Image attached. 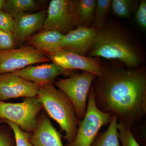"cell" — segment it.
<instances>
[{
  "label": "cell",
  "instance_id": "obj_12",
  "mask_svg": "<svg viewBox=\"0 0 146 146\" xmlns=\"http://www.w3.org/2000/svg\"><path fill=\"white\" fill-rule=\"evenodd\" d=\"M99 30L80 26L63 35L61 48L72 51L86 56L91 49Z\"/></svg>",
  "mask_w": 146,
  "mask_h": 146
},
{
  "label": "cell",
  "instance_id": "obj_4",
  "mask_svg": "<svg viewBox=\"0 0 146 146\" xmlns=\"http://www.w3.org/2000/svg\"><path fill=\"white\" fill-rule=\"evenodd\" d=\"M112 115V113L102 112L97 107L91 86L85 116L80 121L74 140L64 146H91L101 128L109 124Z\"/></svg>",
  "mask_w": 146,
  "mask_h": 146
},
{
  "label": "cell",
  "instance_id": "obj_24",
  "mask_svg": "<svg viewBox=\"0 0 146 146\" xmlns=\"http://www.w3.org/2000/svg\"><path fill=\"white\" fill-rule=\"evenodd\" d=\"M0 29L14 34L15 21L13 16L3 10H0Z\"/></svg>",
  "mask_w": 146,
  "mask_h": 146
},
{
  "label": "cell",
  "instance_id": "obj_25",
  "mask_svg": "<svg viewBox=\"0 0 146 146\" xmlns=\"http://www.w3.org/2000/svg\"><path fill=\"white\" fill-rule=\"evenodd\" d=\"M16 44L14 34L0 29V51L13 49Z\"/></svg>",
  "mask_w": 146,
  "mask_h": 146
},
{
  "label": "cell",
  "instance_id": "obj_20",
  "mask_svg": "<svg viewBox=\"0 0 146 146\" xmlns=\"http://www.w3.org/2000/svg\"><path fill=\"white\" fill-rule=\"evenodd\" d=\"M111 0H96V6L91 27L100 30L104 27Z\"/></svg>",
  "mask_w": 146,
  "mask_h": 146
},
{
  "label": "cell",
  "instance_id": "obj_3",
  "mask_svg": "<svg viewBox=\"0 0 146 146\" xmlns=\"http://www.w3.org/2000/svg\"><path fill=\"white\" fill-rule=\"evenodd\" d=\"M36 97L47 115L58 123L60 132H65L63 139L68 143L72 142L80 121L70 101L53 84L39 86Z\"/></svg>",
  "mask_w": 146,
  "mask_h": 146
},
{
  "label": "cell",
  "instance_id": "obj_10",
  "mask_svg": "<svg viewBox=\"0 0 146 146\" xmlns=\"http://www.w3.org/2000/svg\"><path fill=\"white\" fill-rule=\"evenodd\" d=\"M39 86L11 72L0 74V100L36 97Z\"/></svg>",
  "mask_w": 146,
  "mask_h": 146
},
{
  "label": "cell",
  "instance_id": "obj_14",
  "mask_svg": "<svg viewBox=\"0 0 146 146\" xmlns=\"http://www.w3.org/2000/svg\"><path fill=\"white\" fill-rule=\"evenodd\" d=\"M47 12L41 11L31 13L23 12L13 16L15 21L14 36L16 42L21 44L35 32L42 29Z\"/></svg>",
  "mask_w": 146,
  "mask_h": 146
},
{
  "label": "cell",
  "instance_id": "obj_7",
  "mask_svg": "<svg viewBox=\"0 0 146 146\" xmlns=\"http://www.w3.org/2000/svg\"><path fill=\"white\" fill-rule=\"evenodd\" d=\"M50 61L44 52L30 46L0 51V74L12 72L33 64Z\"/></svg>",
  "mask_w": 146,
  "mask_h": 146
},
{
  "label": "cell",
  "instance_id": "obj_6",
  "mask_svg": "<svg viewBox=\"0 0 146 146\" xmlns=\"http://www.w3.org/2000/svg\"><path fill=\"white\" fill-rule=\"evenodd\" d=\"M43 109L36 96L24 98L23 102L17 103L0 100V119L14 123L22 130L31 133L37 116Z\"/></svg>",
  "mask_w": 146,
  "mask_h": 146
},
{
  "label": "cell",
  "instance_id": "obj_27",
  "mask_svg": "<svg viewBox=\"0 0 146 146\" xmlns=\"http://www.w3.org/2000/svg\"><path fill=\"white\" fill-rule=\"evenodd\" d=\"M5 1V0H0V10H3Z\"/></svg>",
  "mask_w": 146,
  "mask_h": 146
},
{
  "label": "cell",
  "instance_id": "obj_2",
  "mask_svg": "<svg viewBox=\"0 0 146 146\" xmlns=\"http://www.w3.org/2000/svg\"><path fill=\"white\" fill-rule=\"evenodd\" d=\"M91 57L116 59L129 68H138L142 56L138 45L118 25H105L99 30L89 53Z\"/></svg>",
  "mask_w": 146,
  "mask_h": 146
},
{
  "label": "cell",
  "instance_id": "obj_22",
  "mask_svg": "<svg viewBox=\"0 0 146 146\" xmlns=\"http://www.w3.org/2000/svg\"><path fill=\"white\" fill-rule=\"evenodd\" d=\"M118 137L122 146H141L136 141L132 131L128 129L121 123L117 125Z\"/></svg>",
  "mask_w": 146,
  "mask_h": 146
},
{
  "label": "cell",
  "instance_id": "obj_13",
  "mask_svg": "<svg viewBox=\"0 0 146 146\" xmlns=\"http://www.w3.org/2000/svg\"><path fill=\"white\" fill-rule=\"evenodd\" d=\"M30 140L33 146H64L61 134L53 125L44 110L37 116Z\"/></svg>",
  "mask_w": 146,
  "mask_h": 146
},
{
  "label": "cell",
  "instance_id": "obj_11",
  "mask_svg": "<svg viewBox=\"0 0 146 146\" xmlns=\"http://www.w3.org/2000/svg\"><path fill=\"white\" fill-rule=\"evenodd\" d=\"M73 70H67L54 63L28 66L12 72L26 80L39 86L53 84L60 75H72Z\"/></svg>",
  "mask_w": 146,
  "mask_h": 146
},
{
  "label": "cell",
  "instance_id": "obj_15",
  "mask_svg": "<svg viewBox=\"0 0 146 146\" xmlns=\"http://www.w3.org/2000/svg\"><path fill=\"white\" fill-rule=\"evenodd\" d=\"M70 5L73 23L75 27H91L96 0H70Z\"/></svg>",
  "mask_w": 146,
  "mask_h": 146
},
{
  "label": "cell",
  "instance_id": "obj_1",
  "mask_svg": "<svg viewBox=\"0 0 146 146\" xmlns=\"http://www.w3.org/2000/svg\"><path fill=\"white\" fill-rule=\"evenodd\" d=\"M97 107L115 114L132 131L146 115V71L144 67H105L92 84Z\"/></svg>",
  "mask_w": 146,
  "mask_h": 146
},
{
  "label": "cell",
  "instance_id": "obj_19",
  "mask_svg": "<svg viewBox=\"0 0 146 146\" xmlns=\"http://www.w3.org/2000/svg\"><path fill=\"white\" fill-rule=\"evenodd\" d=\"M139 3L137 0H112L110 8L117 16L128 18L136 11Z\"/></svg>",
  "mask_w": 146,
  "mask_h": 146
},
{
  "label": "cell",
  "instance_id": "obj_18",
  "mask_svg": "<svg viewBox=\"0 0 146 146\" xmlns=\"http://www.w3.org/2000/svg\"><path fill=\"white\" fill-rule=\"evenodd\" d=\"M39 9V5L34 0H7L3 10L14 16L18 13Z\"/></svg>",
  "mask_w": 146,
  "mask_h": 146
},
{
  "label": "cell",
  "instance_id": "obj_5",
  "mask_svg": "<svg viewBox=\"0 0 146 146\" xmlns=\"http://www.w3.org/2000/svg\"><path fill=\"white\" fill-rule=\"evenodd\" d=\"M96 77L83 72L67 78L58 79L53 83L70 101L80 121L86 114L89 91Z\"/></svg>",
  "mask_w": 146,
  "mask_h": 146
},
{
  "label": "cell",
  "instance_id": "obj_9",
  "mask_svg": "<svg viewBox=\"0 0 146 146\" xmlns=\"http://www.w3.org/2000/svg\"><path fill=\"white\" fill-rule=\"evenodd\" d=\"M75 28L71 16L70 0H52L42 31H55L65 35Z\"/></svg>",
  "mask_w": 146,
  "mask_h": 146
},
{
  "label": "cell",
  "instance_id": "obj_8",
  "mask_svg": "<svg viewBox=\"0 0 146 146\" xmlns=\"http://www.w3.org/2000/svg\"><path fill=\"white\" fill-rule=\"evenodd\" d=\"M46 55L53 63L67 70H81L98 76L103 69L97 58L84 56L69 50L61 48Z\"/></svg>",
  "mask_w": 146,
  "mask_h": 146
},
{
  "label": "cell",
  "instance_id": "obj_17",
  "mask_svg": "<svg viewBox=\"0 0 146 146\" xmlns=\"http://www.w3.org/2000/svg\"><path fill=\"white\" fill-rule=\"evenodd\" d=\"M117 116L112 114L107 130L98 133L91 146H120L117 128Z\"/></svg>",
  "mask_w": 146,
  "mask_h": 146
},
{
  "label": "cell",
  "instance_id": "obj_16",
  "mask_svg": "<svg viewBox=\"0 0 146 146\" xmlns=\"http://www.w3.org/2000/svg\"><path fill=\"white\" fill-rule=\"evenodd\" d=\"M63 36L62 33L55 31H41L32 35L27 41L29 46L48 54L61 49Z\"/></svg>",
  "mask_w": 146,
  "mask_h": 146
},
{
  "label": "cell",
  "instance_id": "obj_21",
  "mask_svg": "<svg viewBox=\"0 0 146 146\" xmlns=\"http://www.w3.org/2000/svg\"><path fill=\"white\" fill-rule=\"evenodd\" d=\"M1 120L3 122L7 124L13 130L15 136L16 146H33L30 140L31 133L22 130L18 125L14 123L7 120Z\"/></svg>",
  "mask_w": 146,
  "mask_h": 146
},
{
  "label": "cell",
  "instance_id": "obj_26",
  "mask_svg": "<svg viewBox=\"0 0 146 146\" xmlns=\"http://www.w3.org/2000/svg\"><path fill=\"white\" fill-rule=\"evenodd\" d=\"M135 19L137 25L143 30L146 29V1L141 0L139 2L136 10Z\"/></svg>",
  "mask_w": 146,
  "mask_h": 146
},
{
  "label": "cell",
  "instance_id": "obj_23",
  "mask_svg": "<svg viewBox=\"0 0 146 146\" xmlns=\"http://www.w3.org/2000/svg\"><path fill=\"white\" fill-rule=\"evenodd\" d=\"M0 146H16L13 130L0 119Z\"/></svg>",
  "mask_w": 146,
  "mask_h": 146
}]
</instances>
